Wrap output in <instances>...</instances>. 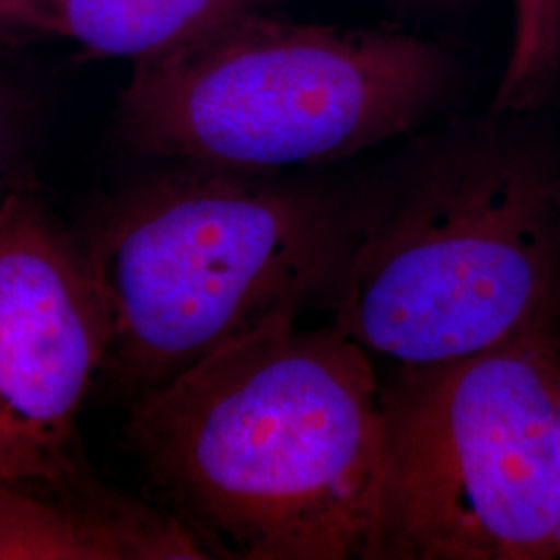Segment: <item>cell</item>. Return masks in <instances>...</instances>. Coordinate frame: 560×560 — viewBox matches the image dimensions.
Wrapping results in <instances>:
<instances>
[{
  "label": "cell",
  "mask_w": 560,
  "mask_h": 560,
  "mask_svg": "<svg viewBox=\"0 0 560 560\" xmlns=\"http://www.w3.org/2000/svg\"><path fill=\"white\" fill-rule=\"evenodd\" d=\"M289 0H52L59 36L92 57L152 59L201 32Z\"/></svg>",
  "instance_id": "8"
},
{
  "label": "cell",
  "mask_w": 560,
  "mask_h": 560,
  "mask_svg": "<svg viewBox=\"0 0 560 560\" xmlns=\"http://www.w3.org/2000/svg\"><path fill=\"white\" fill-rule=\"evenodd\" d=\"M465 83L448 42L260 9L133 62L117 136L150 161L312 171L411 138Z\"/></svg>",
  "instance_id": "4"
},
{
  "label": "cell",
  "mask_w": 560,
  "mask_h": 560,
  "mask_svg": "<svg viewBox=\"0 0 560 560\" xmlns=\"http://www.w3.org/2000/svg\"><path fill=\"white\" fill-rule=\"evenodd\" d=\"M559 397L557 322L471 358L399 365L382 386L365 560L560 559Z\"/></svg>",
  "instance_id": "5"
},
{
  "label": "cell",
  "mask_w": 560,
  "mask_h": 560,
  "mask_svg": "<svg viewBox=\"0 0 560 560\" xmlns=\"http://www.w3.org/2000/svg\"><path fill=\"white\" fill-rule=\"evenodd\" d=\"M110 322L75 241L40 196H0V480L90 476L78 413L104 372Z\"/></svg>",
  "instance_id": "6"
},
{
  "label": "cell",
  "mask_w": 560,
  "mask_h": 560,
  "mask_svg": "<svg viewBox=\"0 0 560 560\" xmlns=\"http://www.w3.org/2000/svg\"><path fill=\"white\" fill-rule=\"evenodd\" d=\"M548 94H550V98H560V0H552V36H550Z\"/></svg>",
  "instance_id": "11"
},
{
  "label": "cell",
  "mask_w": 560,
  "mask_h": 560,
  "mask_svg": "<svg viewBox=\"0 0 560 560\" xmlns=\"http://www.w3.org/2000/svg\"><path fill=\"white\" fill-rule=\"evenodd\" d=\"M59 36L52 0H0V40Z\"/></svg>",
  "instance_id": "9"
},
{
  "label": "cell",
  "mask_w": 560,
  "mask_h": 560,
  "mask_svg": "<svg viewBox=\"0 0 560 560\" xmlns=\"http://www.w3.org/2000/svg\"><path fill=\"white\" fill-rule=\"evenodd\" d=\"M399 4H409V7H451L459 4L465 0H397Z\"/></svg>",
  "instance_id": "12"
},
{
  "label": "cell",
  "mask_w": 560,
  "mask_h": 560,
  "mask_svg": "<svg viewBox=\"0 0 560 560\" xmlns=\"http://www.w3.org/2000/svg\"><path fill=\"white\" fill-rule=\"evenodd\" d=\"M557 423H559V455H560V397H559V411H557Z\"/></svg>",
  "instance_id": "13"
},
{
  "label": "cell",
  "mask_w": 560,
  "mask_h": 560,
  "mask_svg": "<svg viewBox=\"0 0 560 560\" xmlns=\"http://www.w3.org/2000/svg\"><path fill=\"white\" fill-rule=\"evenodd\" d=\"M25 136V108L18 88L0 71V183L20 156Z\"/></svg>",
  "instance_id": "10"
},
{
  "label": "cell",
  "mask_w": 560,
  "mask_h": 560,
  "mask_svg": "<svg viewBox=\"0 0 560 560\" xmlns=\"http://www.w3.org/2000/svg\"><path fill=\"white\" fill-rule=\"evenodd\" d=\"M156 162L81 243L110 322L104 372L131 400L280 310L330 305L360 208V175Z\"/></svg>",
  "instance_id": "3"
},
{
  "label": "cell",
  "mask_w": 560,
  "mask_h": 560,
  "mask_svg": "<svg viewBox=\"0 0 560 560\" xmlns=\"http://www.w3.org/2000/svg\"><path fill=\"white\" fill-rule=\"evenodd\" d=\"M520 115L451 117L360 173L330 307L370 355L439 365L557 322L560 159Z\"/></svg>",
  "instance_id": "2"
},
{
  "label": "cell",
  "mask_w": 560,
  "mask_h": 560,
  "mask_svg": "<svg viewBox=\"0 0 560 560\" xmlns=\"http://www.w3.org/2000/svg\"><path fill=\"white\" fill-rule=\"evenodd\" d=\"M280 310L131 400L148 478L212 557L365 560L382 465V384L337 326Z\"/></svg>",
  "instance_id": "1"
},
{
  "label": "cell",
  "mask_w": 560,
  "mask_h": 560,
  "mask_svg": "<svg viewBox=\"0 0 560 560\" xmlns=\"http://www.w3.org/2000/svg\"><path fill=\"white\" fill-rule=\"evenodd\" d=\"M196 559L214 557L185 521L94 474L0 480V560Z\"/></svg>",
  "instance_id": "7"
}]
</instances>
